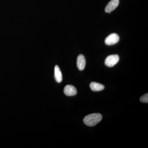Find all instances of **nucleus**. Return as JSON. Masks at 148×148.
Instances as JSON below:
<instances>
[{
	"mask_svg": "<svg viewBox=\"0 0 148 148\" xmlns=\"http://www.w3.org/2000/svg\"><path fill=\"white\" fill-rule=\"evenodd\" d=\"M102 116L99 113L90 114L85 117L83 121L88 126H95L102 120Z\"/></svg>",
	"mask_w": 148,
	"mask_h": 148,
	"instance_id": "obj_1",
	"label": "nucleus"
},
{
	"mask_svg": "<svg viewBox=\"0 0 148 148\" xmlns=\"http://www.w3.org/2000/svg\"><path fill=\"white\" fill-rule=\"evenodd\" d=\"M119 60V57L116 54L109 56L105 60V64L109 67H113L117 64Z\"/></svg>",
	"mask_w": 148,
	"mask_h": 148,
	"instance_id": "obj_2",
	"label": "nucleus"
},
{
	"mask_svg": "<svg viewBox=\"0 0 148 148\" xmlns=\"http://www.w3.org/2000/svg\"><path fill=\"white\" fill-rule=\"evenodd\" d=\"M119 36L117 34H111L106 38L105 40V43L107 45H113L119 41Z\"/></svg>",
	"mask_w": 148,
	"mask_h": 148,
	"instance_id": "obj_3",
	"label": "nucleus"
},
{
	"mask_svg": "<svg viewBox=\"0 0 148 148\" xmlns=\"http://www.w3.org/2000/svg\"><path fill=\"white\" fill-rule=\"evenodd\" d=\"M119 0H111L106 6L105 11L107 13H111V12L114 10L119 4Z\"/></svg>",
	"mask_w": 148,
	"mask_h": 148,
	"instance_id": "obj_4",
	"label": "nucleus"
},
{
	"mask_svg": "<svg viewBox=\"0 0 148 148\" xmlns=\"http://www.w3.org/2000/svg\"><path fill=\"white\" fill-rule=\"evenodd\" d=\"M64 92L67 96H74L76 95L77 90L73 86L68 85L64 88Z\"/></svg>",
	"mask_w": 148,
	"mask_h": 148,
	"instance_id": "obj_5",
	"label": "nucleus"
},
{
	"mask_svg": "<svg viewBox=\"0 0 148 148\" xmlns=\"http://www.w3.org/2000/svg\"><path fill=\"white\" fill-rule=\"evenodd\" d=\"M86 59L84 56L82 54H80L77 58V65L78 69L80 71L84 70L86 66Z\"/></svg>",
	"mask_w": 148,
	"mask_h": 148,
	"instance_id": "obj_6",
	"label": "nucleus"
},
{
	"mask_svg": "<svg viewBox=\"0 0 148 148\" xmlns=\"http://www.w3.org/2000/svg\"><path fill=\"white\" fill-rule=\"evenodd\" d=\"M54 77L57 82L61 83L62 82L63 79L62 73L58 66H56L54 69Z\"/></svg>",
	"mask_w": 148,
	"mask_h": 148,
	"instance_id": "obj_7",
	"label": "nucleus"
},
{
	"mask_svg": "<svg viewBox=\"0 0 148 148\" xmlns=\"http://www.w3.org/2000/svg\"><path fill=\"white\" fill-rule=\"evenodd\" d=\"M90 89L93 91H101L105 88L103 85L95 82H92L90 84Z\"/></svg>",
	"mask_w": 148,
	"mask_h": 148,
	"instance_id": "obj_8",
	"label": "nucleus"
},
{
	"mask_svg": "<svg viewBox=\"0 0 148 148\" xmlns=\"http://www.w3.org/2000/svg\"><path fill=\"white\" fill-rule=\"evenodd\" d=\"M140 101L141 102L144 103H148V93H147L145 95L141 96L140 98Z\"/></svg>",
	"mask_w": 148,
	"mask_h": 148,
	"instance_id": "obj_9",
	"label": "nucleus"
}]
</instances>
